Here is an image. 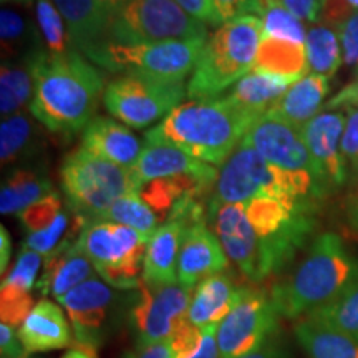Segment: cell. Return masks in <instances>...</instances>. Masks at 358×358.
<instances>
[{"mask_svg": "<svg viewBox=\"0 0 358 358\" xmlns=\"http://www.w3.org/2000/svg\"><path fill=\"white\" fill-rule=\"evenodd\" d=\"M96 2L100 3V6L106 10V13H108L111 19H113L115 13L123 7L128 0H96Z\"/></svg>", "mask_w": 358, "mask_h": 358, "instance_id": "cell-54", "label": "cell"}, {"mask_svg": "<svg viewBox=\"0 0 358 358\" xmlns=\"http://www.w3.org/2000/svg\"><path fill=\"white\" fill-rule=\"evenodd\" d=\"M358 280V261L342 237L325 232L313 241L292 274L271 292L277 313L302 319L327 306Z\"/></svg>", "mask_w": 358, "mask_h": 358, "instance_id": "cell-3", "label": "cell"}, {"mask_svg": "<svg viewBox=\"0 0 358 358\" xmlns=\"http://www.w3.org/2000/svg\"><path fill=\"white\" fill-rule=\"evenodd\" d=\"M0 353L8 358H29L17 330L7 324H0Z\"/></svg>", "mask_w": 358, "mask_h": 358, "instance_id": "cell-48", "label": "cell"}, {"mask_svg": "<svg viewBox=\"0 0 358 358\" xmlns=\"http://www.w3.org/2000/svg\"><path fill=\"white\" fill-rule=\"evenodd\" d=\"M211 3L222 24L245 15L261 17L264 12V0H211Z\"/></svg>", "mask_w": 358, "mask_h": 358, "instance_id": "cell-42", "label": "cell"}, {"mask_svg": "<svg viewBox=\"0 0 358 358\" xmlns=\"http://www.w3.org/2000/svg\"><path fill=\"white\" fill-rule=\"evenodd\" d=\"M129 173L138 189L156 179L196 176L216 185L219 178L217 169L211 164L192 158L176 146L155 145V143H146L140 158L129 168Z\"/></svg>", "mask_w": 358, "mask_h": 358, "instance_id": "cell-18", "label": "cell"}, {"mask_svg": "<svg viewBox=\"0 0 358 358\" xmlns=\"http://www.w3.org/2000/svg\"><path fill=\"white\" fill-rule=\"evenodd\" d=\"M108 37L118 43L208 40V25L174 0H128L111 19Z\"/></svg>", "mask_w": 358, "mask_h": 358, "instance_id": "cell-9", "label": "cell"}, {"mask_svg": "<svg viewBox=\"0 0 358 358\" xmlns=\"http://www.w3.org/2000/svg\"><path fill=\"white\" fill-rule=\"evenodd\" d=\"M82 148L128 169L136 163L143 150L140 140L127 124L116 123L106 116H95L87 124L82 133Z\"/></svg>", "mask_w": 358, "mask_h": 358, "instance_id": "cell-24", "label": "cell"}, {"mask_svg": "<svg viewBox=\"0 0 358 358\" xmlns=\"http://www.w3.org/2000/svg\"><path fill=\"white\" fill-rule=\"evenodd\" d=\"M37 24L42 32L45 47L52 55H64L71 48L65 20L52 0H37L35 6Z\"/></svg>", "mask_w": 358, "mask_h": 358, "instance_id": "cell-39", "label": "cell"}, {"mask_svg": "<svg viewBox=\"0 0 358 358\" xmlns=\"http://www.w3.org/2000/svg\"><path fill=\"white\" fill-rule=\"evenodd\" d=\"M345 129L342 136V155L347 161V166L358 171V108H345Z\"/></svg>", "mask_w": 358, "mask_h": 358, "instance_id": "cell-44", "label": "cell"}, {"mask_svg": "<svg viewBox=\"0 0 358 358\" xmlns=\"http://www.w3.org/2000/svg\"><path fill=\"white\" fill-rule=\"evenodd\" d=\"M35 123L25 111L2 118L0 127V159L2 168L17 163L35 141Z\"/></svg>", "mask_w": 358, "mask_h": 358, "instance_id": "cell-36", "label": "cell"}, {"mask_svg": "<svg viewBox=\"0 0 358 358\" xmlns=\"http://www.w3.org/2000/svg\"><path fill=\"white\" fill-rule=\"evenodd\" d=\"M52 192L53 185L48 178L32 169H15L2 185L0 211L2 214H19Z\"/></svg>", "mask_w": 358, "mask_h": 358, "instance_id": "cell-32", "label": "cell"}, {"mask_svg": "<svg viewBox=\"0 0 358 358\" xmlns=\"http://www.w3.org/2000/svg\"><path fill=\"white\" fill-rule=\"evenodd\" d=\"M64 17L70 43L90 58L110 42L111 17L96 0H52Z\"/></svg>", "mask_w": 358, "mask_h": 358, "instance_id": "cell-22", "label": "cell"}, {"mask_svg": "<svg viewBox=\"0 0 358 358\" xmlns=\"http://www.w3.org/2000/svg\"><path fill=\"white\" fill-rule=\"evenodd\" d=\"M294 332L310 358H358L357 338L313 317H302Z\"/></svg>", "mask_w": 358, "mask_h": 358, "instance_id": "cell-29", "label": "cell"}, {"mask_svg": "<svg viewBox=\"0 0 358 358\" xmlns=\"http://www.w3.org/2000/svg\"><path fill=\"white\" fill-rule=\"evenodd\" d=\"M252 71L295 83L308 75L306 45L262 35Z\"/></svg>", "mask_w": 358, "mask_h": 358, "instance_id": "cell-28", "label": "cell"}, {"mask_svg": "<svg viewBox=\"0 0 358 358\" xmlns=\"http://www.w3.org/2000/svg\"><path fill=\"white\" fill-rule=\"evenodd\" d=\"M245 214L262 248L264 275L279 272L302 248L313 229V201L261 196L244 203Z\"/></svg>", "mask_w": 358, "mask_h": 358, "instance_id": "cell-7", "label": "cell"}, {"mask_svg": "<svg viewBox=\"0 0 358 358\" xmlns=\"http://www.w3.org/2000/svg\"><path fill=\"white\" fill-rule=\"evenodd\" d=\"M244 145L257 151L264 159L289 171H308L315 176V169L301 129L290 127L280 120L262 115L249 131ZM317 178V176H315Z\"/></svg>", "mask_w": 358, "mask_h": 358, "instance_id": "cell-17", "label": "cell"}, {"mask_svg": "<svg viewBox=\"0 0 358 358\" xmlns=\"http://www.w3.org/2000/svg\"><path fill=\"white\" fill-rule=\"evenodd\" d=\"M43 256L35 250L22 248L19 257L7 275L2 279L0 287V320L19 330L30 310L34 308L32 289L42 266Z\"/></svg>", "mask_w": 358, "mask_h": 358, "instance_id": "cell-20", "label": "cell"}, {"mask_svg": "<svg viewBox=\"0 0 358 358\" xmlns=\"http://www.w3.org/2000/svg\"><path fill=\"white\" fill-rule=\"evenodd\" d=\"M306 50L308 69L312 73L325 78H334L343 64L342 42L338 32L332 27L315 22L307 27Z\"/></svg>", "mask_w": 358, "mask_h": 358, "instance_id": "cell-33", "label": "cell"}, {"mask_svg": "<svg viewBox=\"0 0 358 358\" xmlns=\"http://www.w3.org/2000/svg\"><path fill=\"white\" fill-rule=\"evenodd\" d=\"M324 192L325 187L312 173L282 169L241 143L219 171L213 201L221 204H244L261 196L315 201Z\"/></svg>", "mask_w": 358, "mask_h": 358, "instance_id": "cell-5", "label": "cell"}, {"mask_svg": "<svg viewBox=\"0 0 358 358\" xmlns=\"http://www.w3.org/2000/svg\"><path fill=\"white\" fill-rule=\"evenodd\" d=\"M60 358H96V353L93 350H88V348L77 347V348H71V350L66 352L65 355Z\"/></svg>", "mask_w": 358, "mask_h": 358, "instance_id": "cell-55", "label": "cell"}, {"mask_svg": "<svg viewBox=\"0 0 358 358\" xmlns=\"http://www.w3.org/2000/svg\"><path fill=\"white\" fill-rule=\"evenodd\" d=\"M34 71L35 92L29 108L34 118L57 134L83 131L108 87L105 71L73 47L64 55L38 52Z\"/></svg>", "mask_w": 358, "mask_h": 358, "instance_id": "cell-1", "label": "cell"}, {"mask_svg": "<svg viewBox=\"0 0 358 358\" xmlns=\"http://www.w3.org/2000/svg\"><path fill=\"white\" fill-rule=\"evenodd\" d=\"M60 179L70 209L87 222L98 221L122 196L138 192L128 168L103 159L82 146L65 158Z\"/></svg>", "mask_w": 358, "mask_h": 358, "instance_id": "cell-6", "label": "cell"}, {"mask_svg": "<svg viewBox=\"0 0 358 358\" xmlns=\"http://www.w3.org/2000/svg\"><path fill=\"white\" fill-rule=\"evenodd\" d=\"M237 290L231 277L224 272L206 277L192 289L187 320L199 329L217 327L234 307Z\"/></svg>", "mask_w": 358, "mask_h": 358, "instance_id": "cell-27", "label": "cell"}, {"mask_svg": "<svg viewBox=\"0 0 358 358\" xmlns=\"http://www.w3.org/2000/svg\"><path fill=\"white\" fill-rule=\"evenodd\" d=\"M262 19L245 15L226 22L206 40L187 83L191 100H213L252 71L262 40Z\"/></svg>", "mask_w": 358, "mask_h": 358, "instance_id": "cell-4", "label": "cell"}, {"mask_svg": "<svg viewBox=\"0 0 358 358\" xmlns=\"http://www.w3.org/2000/svg\"><path fill=\"white\" fill-rule=\"evenodd\" d=\"M192 289L181 282L150 285L141 282L138 299L129 312L136 347L168 342L174 330L187 319Z\"/></svg>", "mask_w": 358, "mask_h": 358, "instance_id": "cell-13", "label": "cell"}, {"mask_svg": "<svg viewBox=\"0 0 358 358\" xmlns=\"http://www.w3.org/2000/svg\"><path fill=\"white\" fill-rule=\"evenodd\" d=\"M358 108V73L357 77L352 80L347 87H343L340 92L335 95L332 100L325 105V111L329 110H338V108Z\"/></svg>", "mask_w": 358, "mask_h": 358, "instance_id": "cell-49", "label": "cell"}, {"mask_svg": "<svg viewBox=\"0 0 358 358\" xmlns=\"http://www.w3.org/2000/svg\"><path fill=\"white\" fill-rule=\"evenodd\" d=\"M290 85L294 83L250 71L234 85L232 92L226 95V98L239 110L261 118L287 92Z\"/></svg>", "mask_w": 358, "mask_h": 358, "instance_id": "cell-31", "label": "cell"}, {"mask_svg": "<svg viewBox=\"0 0 358 358\" xmlns=\"http://www.w3.org/2000/svg\"><path fill=\"white\" fill-rule=\"evenodd\" d=\"M98 221H110L122 224V226L131 227V229L138 231L140 234L146 236L150 239L158 229L159 219L156 213L150 208V204L141 199L138 192H131V194H124L118 198L113 204L103 213V216Z\"/></svg>", "mask_w": 358, "mask_h": 358, "instance_id": "cell-35", "label": "cell"}, {"mask_svg": "<svg viewBox=\"0 0 358 358\" xmlns=\"http://www.w3.org/2000/svg\"><path fill=\"white\" fill-rule=\"evenodd\" d=\"M358 12V0H322L319 20L322 24L338 29Z\"/></svg>", "mask_w": 358, "mask_h": 358, "instance_id": "cell-43", "label": "cell"}, {"mask_svg": "<svg viewBox=\"0 0 358 358\" xmlns=\"http://www.w3.org/2000/svg\"><path fill=\"white\" fill-rule=\"evenodd\" d=\"M0 40L3 60H19L42 50L35 27L12 8H2L0 12Z\"/></svg>", "mask_w": 358, "mask_h": 358, "instance_id": "cell-34", "label": "cell"}, {"mask_svg": "<svg viewBox=\"0 0 358 358\" xmlns=\"http://www.w3.org/2000/svg\"><path fill=\"white\" fill-rule=\"evenodd\" d=\"M347 116L343 111H320L303 127L302 138L310 153L319 182L325 187H338L347 181V161L342 155V136Z\"/></svg>", "mask_w": 358, "mask_h": 358, "instance_id": "cell-16", "label": "cell"}, {"mask_svg": "<svg viewBox=\"0 0 358 358\" xmlns=\"http://www.w3.org/2000/svg\"><path fill=\"white\" fill-rule=\"evenodd\" d=\"M124 358H173L171 348L168 342L151 343V345L134 347L131 352H128Z\"/></svg>", "mask_w": 358, "mask_h": 358, "instance_id": "cell-51", "label": "cell"}, {"mask_svg": "<svg viewBox=\"0 0 358 358\" xmlns=\"http://www.w3.org/2000/svg\"><path fill=\"white\" fill-rule=\"evenodd\" d=\"M0 358H8V357H0Z\"/></svg>", "mask_w": 358, "mask_h": 358, "instance_id": "cell-57", "label": "cell"}, {"mask_svg": "<svg viewBox=\"0 0 358 358\" xmlns=\"http://www.w3.org/2000/svg\"><path fill=\"white\" fill-rule=\"evenodd\" d=\"M257 120L226 96L186 101L146 131L145 140L176 146L192 158L217 166L229 159Z\"/></svg>", "mask_w": 358, "mask_h": 358, "instance_id": "cell-2", "label": "cell"}, {"mask_svg": "<svg viewBox=\"0 0 358 358\" xmlns=\"http://www.w3.org/2000/svg\"><path fill=\"white\" fill-rule=\"evenodd\" d=\"M187 226L176 219H168L148 241L143 262V282L150 285L174 284L178 280V261L182 237Z\"/></svg>", "mask_w": 358, "mask_h": 358, "instance_id": "cell-25", "label": "cell"}, {"mask_svg": "<svg viewBox=\"0 0 358 358\" xmlns=\"http://www.w3.org/2000/svg\"><path fill=\"white\" fill-rule=\"evenodd\" d=\"M17 334L29 355L62 350L75 342L66 312L50 299L35 303Z\"/></svg>", "mask_w": 358, "mask_h": 358, "instance_id": "cell-21", "label": "cell"}, {"mask_svg": "<svg viewBox=\"0 0 358 358\" xmlns=\"http://www.w3.org/2000/svg\"><path fill=\"white\" fill-rule=\"evenodd\" d=\"M329 92V78L308 73L299 82L290 85L287 92L275 101V105L266 115L302 129L312 118L319 115Z\"/></svg>", "mask_w": 358, "mask_h": 358, "instance_id": "cell-26", "label": "cell"}, {"mask_svg": "<svg viewBox=\"0 0 358 358\" xmlns=\"http://www.w3.org/2000/svg\"><path fill=\"white\" fill-rule=\"evenodd\" d=\"M69 226L70 216L64 209L50 227H47L45 231L35 232V234H27L24 248L35 250L40 256L48 257L52 252H55L62 244L69 241Z\"/></svg>", "mask_w": 358, "mask_h": 358, "instance_id": "cell-41", "label": "cell"}, {"mask_svg": "<svg viewBox=\"0 0 358 358\" xmlns=\"http://www.w3.org/2000/svg\"><path fill=\"white\" fill-rule=\"evenodd\" d=\"M10 236L6 229V226H0V274L6 277L8 262H10Z\"/></svg>", "mask_w": 358, "mask_h": 358, "instance_id": "cell-53", "label": "cell"}, {"mask_svg": "<svg viewBox=\"0 0 358 358\" xmlns=\"http://www.w3.org/2000/svg\"><path fill=\"white\" fill-rule=\"evenodd\" d=\"M116 292L95 275L58 299L69 317L77 347L96 352L111 329L116 308Z\"/></svg>", "mask_w": 358, "mask_h": 358, "instance_id": "cell-14", "label": "cell"}, {"mask_svg": "<svg viewBox=\"0 0 358 358\" xmlns=\"http://www.w3.org/2000/svg\"><path fill=\"white\" fill-rule=\"evenodd\" d=\"M262 30L266 37H274L287 42L306 45L307 29L301 19L289 12L279 0H264Z\"/></svg>", "mask_w": 358, "mask_h": 358, "instance_id": "cell-38", "label": "cell"}, {"mask_svg": "<svg viewBox=\"0 0 358 358\" xmlns=\"http://www.w3.org/2000/svg\"><path fill=\"white\" fill-rule=\"evenodd\" d=\"M179 3L187 13H191L192 17L203 22L206 25L211 27H221L222 22L219 20L216 10H214L211 0H174Z\"/></svg>", "mask_w": 358, "mask_h": 358, "instance_id": "cell-46", "label": "cell"}, {"mask_svg": "<svg viewBox=\"0 0 358 358\" xmlns=\"http://www.w3.org/2000/svg\"><path fill=\"white\" fill-rule=\"evenodd\" d=\"M279 2L303 24L310 25L319 20L322 0H279Z\"/></svg>", "mask_w": 358, "mask_h": 358, "instance_id": "cell-47", "label": "cell"}, {"mask_svg": "<svg viewBox=\"0 0 358 358\" xmlns=\"http://www.w3.org/2000/svg\"><path fill=\"white\" fill-rule=\"evenodd\" d=\"M187 95L185 80L124 73L108 83L103 105L113 118L131 128H146L166 118Z\"/></svg>", "mask_w": 358, "mask_h": 358, "instance_id": "cell-11", "label": "cell"}, {"mask_svg": "<svg viewBox=\"0 0 358 358\" xmlns=\"http://www.w3.org/2000/svg\"><path fill=\"white\" fill-rule=\"evenodd\" d=\"M241 358H289V353L285 350V347L282 345L280 340L274 337L264 343L262 347H259L257 350L250 352Z\"/></svg>", "mask_w": 358, "mask_h": 358, "instance_id": "cell-52", "label": "cell"}, {"mask_svg": "<svg viewBox=\"0 0 358 358\" xmlns=\"http://www.w3.org/2000/svg\"><path fill=\"white\" fill-rule=\"evenodd\" d=\"M227 254L214 231L204 222L192 224L182 237L178 261V280L186 287L194 289L206 277L226 271Z\"/></svg>", "mask_w": 358, "mask_h": 358, "instance_id": "cell-19", "label": "cell"}, {"mask_svg": "<svg viewBox=\"0 0 358 358\" xmlns=\"http://www.w3.org/2000/svg\"><path fill=\"white\" fill-rule=\"evenodd\" d=\"M279 319L271 295L261 290L241 287L234 307L217 325L221 358H241L274 338Z\"/></svg>", "mask_w": 358, "mask_h": 358, "instance_id": "cell-12", "label": "cell"}, {"mask_svg": "<svg viewBox=\"0 0 358 358\" xmlns=\"http://www.w3.org/2000/svg\"><path fill=\"white\" fill-rule=\"evenodd\" d=\"M206 40H168L156 43L108 42L88 58L108 71L186 80L194 70Z\"/></svg>", "mask_w": 358, "mask_h": 358, "instance_id": "cell-10", "label": "cell"}, {"mask_svg": "<svg viewBox=\"0 0 358 358\" xmlns=\"http://www.w3.org/2000/svg\"><path fill=\"white\" fill-rule=\"evenodd\" d=\"M189 358H221L217 345V327H206L203 343Z\"/></svg>", "mask_w": 358, "mask_h": 358, "instance_id": "cell-50", "label": "cell"}, {"mask_svg": "<svg viewBox=\"0 0 358 358\" xmlns=\"http://www.w3.org/2000/svg\"><path fill=\"white\" fill-rule=\"evenodd\" d=\"M42 52V50H40ZM19 58V60H3L0 70V113L2 118L20 113L30 108L35 92V55Z\"/></svg>", "mask_w": 358, "mask_h": 358, "instance_id": "cell-30", "label": "cell"}, {"mask_svg": "<svg viewBox=\"0 0 358 358\" xmlns=\"http://www.w3.org/2000/svg\"><path fill=\"white\" fill-rule=\"evenodd\" d=\"M148 241L131 227L110 221L87 222L78 236L98 277L120 290L140 287Z\"/></svg>", "mask_w": 358, "mask_h": 358, "instance_id": "cell-8", "label": "cell"}, {"mask_svg": "<svg viewBox=\"0 0 358 358\" xmlns=\"http://www.w3.org/2000/svg\"><path fill=\"white\" fill-rule=\"evenodd\" d=\"M45 259L47 261L43 266V274L37 282V289L43 295L50 294L55 301L98 275L92 261L78 244V237L75 241H66Z\"/></svg>", "mask_w": 358, "mask_h": 358, "instance_id": "cell-23", "label": "cell"}, {"mask_svg": "<svg viewBox=\"0 0 358 358\" xmlns=\"http://www.w3.org/2000/svg\"><path fill=\"white\" fill-rule=\"evenodd\" d=\"M2 2H13V3H24V6H30L34 0H2Z\"/></svg>", "mask_w": 358, "mask_h": 358, "instance_id": "cell-56", "label": "cell"}, {"mask_svg": "<svg viewBox=\"0 0 358 358\" xmlns=\"http://www.w3.org/2000/svg\"><path fill=\"white\" fill-rule=\"evenodd\" d=\"M338 37L342 42L343 64L348 69H358V12L340 27Z\"/></svg>", "mask_w": 358, "mask_h": 358, "instance_id": "cell-45", "label": "cell"}, {"mask_svg": "<svg viewBox=\"0 0 358 358\" xmlns=\"http://www.w3.org/2000/svg\"><path fill=\"white\" fill-rule=\"evenodd\" d=\"M209 222L214 234L221 241L224 252L236 264L241 274L256 284L266 279L261 243L250 226L244 204H221L211 201Z\"/></svg>", "mask_w": 358, "mask_h": 358, "instance_id": "cell-15", "label": "cell"}, {"mask_svg": "<svg viewBox=\"0 0 358 358\" xmlns=\"http://www.w3.org/2000/svg\"><path fill=\"white\" fill-rule=\"evenodd\" d=\"M308 317L335 327L358 340V280L353 282L335 301L308 313Z\"/></svg>", "mask_w": 358, "mask_h": 358, "instance_id": "cell-37", "label": "cell"}, {"mask_svg": "<svg viewBox=\"0 0 358 358\" xmlns=\"http://www.w3.org/2000/svg\"><path fill=\"white\" fill-rule=\"evenodd\" d=\"M62 211H64V208H62L60 194L53 191L52 194L45 196L43 199L29 206L17 216H19V221L24 226L27 234H35V232L45 231L47 227H50L55 222V219L60 216Z\"/></svg>", "mask_w": 358, "mask_h": 358, "instance_id": "cell-40", "label": "cell"}]
</instances>
